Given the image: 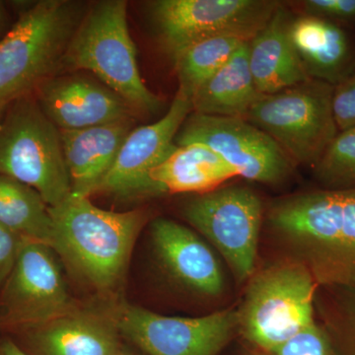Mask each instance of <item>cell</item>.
Listing matches in <instances>:
<instances>
[{"label":"cell","mask_w":355,"mask_h":355,"mask_svg":"<svg viewBox=\"0 0 355 355\" xmlns=\"http://www.w3.org/2000/svg\"><path fill=\"white\" fill-rule=\"evenodd\" d=\"M273 234L319 288L355 292V188L292 195L272 203Z\"/></svg>","instance_id":"1"},{"label":"cell","mask_w":355,"mask_h":355,"mask_svg":"<svg viewBox=\"0 0 355 355\" xmlns=\"http://www.w3.org/2000/svg\"><path fill=\"white\" fill-rule=\"evenodd\" d=\"M49 209L53 222L51 249L97 291L116 288L148 219L147 211H110L89 198L72 195Z\"/></svg>","instance_id":"2"},{"label":"cell","mask_w":355,"mask_h":355,"mask_svg":"<svg viewBox=\"0 0 355 355\" xmlns=\"http://www.w3.org/2000/svg\"><path fill=\"white\" fill-rule=\"evenodd\" d=\"M127 8L125 0H103L89 6L67 46L58 74L91 72L135 113L155 114L162 101L140 76L137 49L128 31Z\"/></svg>","instance_id":"3"},{"label":"cell","mask_w":355,"mask_h":355,"mask_svg":"<svg viewBox=\"0 0 355 355\" xmlns=\"http://www.w3.org/2000/svg\"><path fill=\"white\" fill-rule=\"evenodd\" d=\"M88 7L71 0H40L21 11L0 40V104L31 94L58 76Z\"/></svg>","instance_id":"4"},{"label":"cell","mask_w":355,"mask_h":355,"mask_svg":"<svg viewBox=\"0 0 355 355\" xmlns=\"http://www.w3.org/2000/svg\"><path fill=\"white\" fill-rule=\"evenodd\" d=\"M238 310V331L259 354L277 349L316 321L319 286L308 268L288 258L254 273Z\"/></svg>","instance_id":"5"},{"label":"cell","mask_w":355,"mask_h":355,"mask_svg":"<svg viewBox=\"0 0 355 355\" xmlns=\"http://www.w3.org/2000/svg\"><path fill=\"white\" fill-rule=\"evenodd\" d=\"M0 175L31 187L49 207L71 196L60 130L31 94L9 103L0 120Z\"/></svg>","instance_id":"6"},{"label":"cell","mask_w":355,"mask_h":355,"mask_svg":"<svg viewBox=\"0 0 355 355\" xmlns=\"http://www.w3.org/2000/svg\"><path fill=\"white\" fill-rule=\"evenodd\" d=\"M334 89L309 79L275 94L261 95L244 119L270 135L292 162L314 167L338 133Z\"/></svg>","instance_id":"7"},{"label":"cell","mask_w":355,"mask_h":355,"mask_svg":"<svg viewBox=\"0 0 355 355\" xmlns=\"http://www.w3.org/2000/svg\"><path fill=\"white\" fill-rule=\"evenodd\" d=\"M186 220L218 250L236 282H249L256 272L263 202L251 189L226 187L196 195L184 203Z\"/></svg>","instance_id":"8"},{"label":"cell","mask_w":355,"mask_h":355,"mask_svg":"<svg viewBox=\"0 0 355 355\" xmlns=\"http://www.w3.org/2000/svg\"><path fill=\"white\" fill-rule=\"evenodd\" d=\"M268 0H158L149 14L171 57L200 40L233 34L247 41L263 29L279 7Z\"/></svg>","instance_id":"9"},{"label":"cell","mask_w":355,"mask_h":355,"mask_svg":"<svg viewBox=\"0 0 355 355\" xmlns=\"http://www.w3.org/2000/svg\"><path fill=\"white\" fill-rule=\"evenodd\" d=\"M76 309L55 251L43 243L24 240L0 288V324L27 331Z\"/></svg>","instance_id":"10"},{"label":"cell","mask_w":355,"mask_h":355,"mask_svg":"<svg viewBox=\"0 0 355 355\" xmlns=\"http://www.w3.org/2000/svg\"><path fill=\"white\" fill-rule=\"evenodd\" d=\"M191 144L209 146L248 181L275 184L292 173V161L279 144L243 118L191 112L180 128L175 144Z\"/></svg>","instance_id":"11"},{"label":"cell","mask_w":355,"mask_h":355,"mask_svg":"<svg viewBox=\"0 0 355 355\" xmlns=\"http://www.w3.org/2000/svg\"><path fill=\"white\" fill-rule=\"evenodd\" d=\"M113 318L121 336L147 355H217L239 328L235 309L197 318L168 317L125 304Z\"/></svg>","instance_id":"12"},{"label":"cell","mask_w":355,"mask_h":355,"mask_svg":"<svg viewBox=\"0 0 355 355\" xmlns=\"http://www.w3.org/2000/svg\"><path fill=\"white\" fill-rule=\"evenodd\" d=\"M191 112L190 98L178 90L160 120L130 132L96 193L120 200L155 197L150 173L176 146L175 137Z\"/></svg>","instance_id":"13"},{"label":"cell","mask_w":355,"mask_h":355,"mask_svg":"<svg viewBox=\"0 0 355 355\" xmlns=\"http://www.w3.org/2000/svg\"><path fill=\"white\" fill-rule=\"evenodd\" d=\"M35 91L42 111L58 130L97 127L135 114L101 81L78 73L51 76Z\"/></svg>","instance_id":"14"},{"label":"cell","mask_w":355,"mask_h":355,"mask_svg":"<svg viewBox=\"0 0 355 355\" xmlns=\"http://www.w3.org/2000/svg\"><path fill=\"white\" fill-rule=\"evenodd\" d=\"M154 251L166 272L196 293L217 296L224 289L216 254L191 229L167 218L151 224Z\"/></svg>","instance_id":"15"},{"label":"cell","mask_w":355,"mask_h":355,"mask_svg":"<svg viewBox=\"0 0 355 355\" xmlns=\"http://www.w3.org/2000/svg\"><path fill=\"white\" fill-rule=\"evenodd\" d=\"M133 125V118H128L83 130H60L72 196L96 195Z\"/></svg>","instance_id":"16"},{"label":"cell","mask_w":355,"mask_h":355,"mask_svg":"<svg viewBox=\"0 0 355 355\" xmlns=\"http://www.w3.org/2000/svg\"><path fill=\"white\" fill-rule=\"evenodd\" d=\"M31 355H114L123 347L114 318L76 309L26 331Z\"/></svg>","instance_id":"17"},{"label":"cell","mask_w":355,"mask_h":355,"mask_svg":"<svg viewBox=\"0 0 355 355\" xmlns=\"http://www.w3.org/2000/svg\"><path fill=\"white\" fill-rule=\"evenodd\" d=\"M291 21L282 6L249 42V64L257 90L270 95L309 80L289 36Z\"/></svg>","instance_id":"18"},{"label":"cell","mask_w":355,"mask_h":355,"mask_svg":"<svg viewBox=\"0 0 355 355\" xmlns=\"http://www.w3.org/2000/svg\"><path fill=\"white\" fill-rule=\"evenodd\" d=\"M289 36L311 79L336 86L352 74L347 35L333 21L304 16L291 21Z\"/></svg>","instance_id":"19"},{"label":"cell","mask_w":355,"mask_h":355,"mask_svg":"<svg viewBox=\"0 0 355 355\" xmlns=\"http://www.w3.org/2000/svg\"><path fill=\"white\" fill-rule=\"evenodd\" d=\"M234 168L200 144L175 146L150 173L155 197L166 193H202L216 190L237 177Z\"/></svg>","instance_id":"20"},{"label":"cell","mask_w":355,"mask_h":355,"mask_svg":"<svg viewBox=\"0 0 355 355\" xmlns=\"http://www.w3.org/2000/svg\"><path fill=\"white\" fill-rule=\"evenodd\" d=\"M249 64V42L191 98L193 112L209 116L243 118L261 97Z\"/></svg>","instance_id":"21"},{"label":"cell","mask_w":355,"mask_h":355,"mask_svg":"<svg viewBox=\"0 0 355 355\" xmlns=\"http://www.w3.org/2000/svg\"><path fill=\"white\" fill-rule=\"evenodd\" d=\"M0 224L28 241L51 248L53 222L49 205L38 191L0 175Z\"/></svg>","instance_id":"22"},{"label":"cell","mask_w":355,"mask_h":355,"mask_svg":"<svg viewBox=\"0 0 355 355\" xmlns=\"http://www.w3.org/2000/svg\"><path fill=\"white\" fill-rule=\"evenodd\" d=\"M247 42L249 41L238 35H216L178 51L172 58L179 79V90L191 99L200 86Z\"/></svg>","instance_id":"23"},{"label":"cell","mask_w":355,"mask_h":355,"mask_svg":"<svg viewBox=\"0 0 355 355\" xmlns=\"http://www.w3.org/2000/svg\"><path fill=\"white\" fill-rule=\"evenodd\" d=\"M322 289L316 297L321 324L336 355H355V292Z\"/></svg>","instance_id":"24"},{"label":"cell","mask_w":355,"mask_h":355,"mask_svg":"<svg viewBox=\"0 0 355 355\" xmlns=\"http://www.w3.org/2000/svg\"><path fill=\"white\" fill-rule=\"evenodd\" d=\"M313 169L326 190L355 188V128L340 130Z\"/></svg>","instance_id":"25"},{"label":"cell","mask_w":355,"mask_h":355,"mask_svg":"<svg viewBox=\"0 0 355 355\" xmlns=\"http://www.w3.org/2000/svg\"><path fill=\"white\" fill-rule=\"evenodd\" d=\"M260 354L336 355L328 334L324 327L317 321L282 343L277 349Z\"/></svg>","instance_id":"26"},{"label":"cell","mask_w":355,"mask_h":355,"mask_svg":"<svg viewBox=\"0 0 355 355\" xmlns=\"http://www.w3.org/2000/svg\"><path fill=\"white\" fill-rule=\"evenodd\" d=\"M333 112L338 132L355 128V74L335 86Z\"/></svg>","instance_id":"27"},{"label":"cell","mask_w":355,"mask_h":355,"mask_svg":"<svg viewBox=\"0 0 355 355\" xmlns=\"http://www.w3.org/2000/svg\"><path fill=\"white\" fill-rule=\"evenodd\" d=\"M307 15L326 20L355 19V0H307L302 2Z\"/></svg>","instance_id":"28"},{"label":"cell","mask_w":355,"mask_h":355,"mask_svg":"<svg viewBox=\"0 0 355 355\" xmlns=\"http://www.w3.org/2000/svg\"><path fill=\"white\" fill-rule=\"evenodd\" d=\"M24 239L0 224V288L10 275Z\"/></svg>","instance_id":"29"},{"label":"cell","mask_w":355,"mask_h":355,"mask_svg":"<svg viewBox=\"0 0 355 355\" xmlns=\"http://www.w3.org/2000/svg\"><path fill=\"white\" fill-rule=\"evenodd\" d=\"M0 355H31L11 340H0Z\"/></svg>","instance_id":"30"},{"label":"cell","mask_w":355,"mask_h":355,"mask_svg":"<svg viewBox=\"0 0 355 355\" xmlns=\"http://www.w3.org/2000/svg\"><path fill=\"white\" fill-rule=\"evenodd\" d=\"M6 6H4L3 2L0 1V30L3 27L4 22H6Z\"/></svg>","instance_id":"31"},{"label":"cell","mask_w":355,"mask_h":355,"mask_svg":"<svg viewBox=\"0 0 355 355\" xmlns=\"http://www.w3.org/2000/svg\"><path fill=\"white\" fill-rule=\"evenodd\" d=\"M114 355H135L133 352H130L128 349H125V347H121L116 354Z\"/></svg>","instance_id":"32"},{"label":"cell","mask_w":355,"mask_h":355,"mask_svg":"<svg viewBox=\"0 0 355 355\" xmlns=\"http://www.w3.org/2000/svg\"><path fill=\"white\" fill-rule=\"evenodd\" d=\"M8 105L9 103H1V104H0V120H1V118L2 116H3L4 113H6Z\"/></svg>","instance_id":"33"},{"label":"cell","mask_w":355,"mask_h":355,"mask_svg":"<svg viewBox=\"0 0 355 355\" xmlns=\"http://www.w3.org/2000/svg\"><path fill=\"white\" fill-rule=\"evenodd\" d=\"M245 355H261L260 354H258V352H250V354H246Z\"/></svg>","instance_id":"34"}]
</instances>
